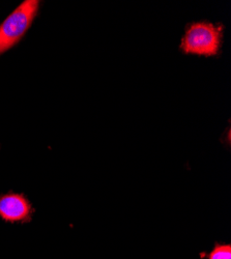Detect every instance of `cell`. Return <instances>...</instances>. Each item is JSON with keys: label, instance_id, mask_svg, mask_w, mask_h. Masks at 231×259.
I'll use <instances>...</instances> for the list:
<instances>
[{"label": "cell", "instance_id": "cell-3", "mask_svg": "<svg viewBox=\"0 0 231 259\" xmlns=\"http://www.w3.org/2000/svg\"><path fill=\"white\" fill-rule=\"evenodd\" d=\"M33 209L23 194L9 193L0 196V217L7 222H28Z\"/></svg>", "mask_w": 231, "mask_h": 259}, {"label": "cell", "instance_id": "cell-4", "mask_svg": "<svg viewBox=\"0 0 231 259\" xmlns=\"http://www.w3.org/2000/svg\"><path fill=\"white\" fill-rule=\"evenodd\" d=\"M199 256L206 259H231V245L216 243L211 252H201Z\"/></svg>", "mask_w": 231, "mask_h": 259}, {"label": "cell", "instance_id": "cell-1", "mask_svg": "<svg viewBox=\"0 0 231 259\" xmlns=\"http://www.w3.org/2000/svg\"><path fill=\"white\" fill-rule=\"evenodd\" d=\"M39 2L26 0L0 25V54L5 53L22 38L37 13Z\"/></svg>", "mask_w": 231, "mask_h": 259}, {"label": "cell", "instance_id": "cell-2", "mask_svg": "<svg viewBox=\"0 0 231 259\" xmlns=\"http://www.w3.org/2000/svg\"><path fill=\"white\" fill-rule=\"evenodd\" d=\"M221 36L220 26L206 22L194 23L187 29L180 48L187 54L212 56L219 51Z\"/></svg>", "mask_w": 231, "mask_h": 259}]
</instances>
